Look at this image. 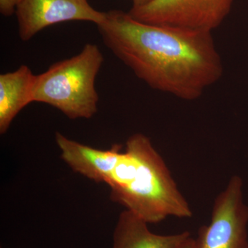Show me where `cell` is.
I'll return each mask as SVG.
<instances>
[{
  "label": "cell",
  "instance_id": "8992f818",
  "mask_svg": "<svg viewBox=\"0 0 248 248\" xmlns=\"http://www.w3.org/2000/svg\"><path fill=\"white\" fill-rule=\"evenodd\" d=\"M15 15L23 42L59 23L83 21L98 25L105 18V12L94 9L89 0H22Z\"/></svg>",
  "mask_w": 248,
  "mask_h": 248
},
{
  "label": "cell",
  "instance_id": "ba28073f",
  "mask_svg": "<svg viewBox=\"0 0 248 248\" xmlns=\"http://www.w3.org/2000/svg\"><path fill=\"white\" fill-rule=\"evenodd\" d=\"M191 236L188 231L169 235L155 234L146 221L124 210L116 223L112 248H179Z\"/></svg>",
  "mask_w": 248,
  "mask_h": 248
},
{
  "label": "cell",
  "instance_id": "5b68a950",
  "mask_svg": "<svg viewBox=\"0 0 248 248\" xmlns=\"http://www.w3.org/2000/svg\"><path fill=\"white\" fill-rule=\"evenodd\" d=\"M233 0H153L132 6L128 14L140 22L213 32L231 12Z\"/></svg>",
  "mask_w": 248,
  "mask_h": 248
},
{
  "label": "cell",
  "instance_id": "7a4b0ae2",
  "mask_svg": "<svg viewBox=\"0 0 248 248\" xmlns=\"http://www.w3.org/2000/svg\"><path fill=\"white\" fill-rule=\"evenodd\" d=\"M107 184L111 200L148 224L193 215L164 160L143 134L128 139Z\"/></svg>",
  "mask_w": 248,
  "mask_h": 248
},
{
  "label": "cell",
  "instance_id": "9c48e42d",
  "mask_svg": "<svg viewBox=\"0 0 248 248\" xmlns=\"http://www.w3.org/2000/svg\"><path fill=\"white\" fill-rule=\"evenodd\" d=\"M35 75L27 65L0 75V133L7 131L19 112L33 102Z\"/></svg>",
  "mask_w": 248,
  "mask_h": 248
},
{
  "label": "cell",
  "instance_id": "52a82bcc",
  "mask_svg": "<svg viewBox=\"0 0 248 248\" xmlns=\"http://www.w3.org/2000/svg\"><path fill=\"white\" fill-rule=\"evenodd\" d=\"M55 140L62 158L68 166L97 183L107 184L122 153L120 145L103 151L67 138L59 132L55 134Z\"/></svg>",
  "mask_w": 248,
  "mask_h": 248
},
{
  "label": "cell",
  "instance_id": "6da1fadb",
  "mask_svg": "<svg viewBox=\"0 0 248 248\" xmlns=\"http://www.w3.org/2000/svg\"><path fill=\"white\" fill-rule=\"evenodd\" d=\"M97 27L104 45L156 91L197 100L223 76L212 32L147 24L119 9Z\"/></svg>",
  "mask_w": 248,
  "mask_h": 248
},
{
  "label": "cell",
  "instance_id": "277c9868",
  "mask_svg": "<svg viewBox=\"0 0 248 248\" xmlns=\"http://www.w3.org/2000/svg\"><path fill=\"white\" fill-rule=\"evenodd\" d=\"M248 223L242 179L233 176L215 199L210 223L200 227L196 248H248Z\"/></svg>",
  "mask_w": 248,
  "mask_h": 248
},
{
  "label": "cell",
  "instance_id": "7c38bea8",
  "mask_svg": "<svg viewBox=\"0 0 248 248\" xmlns=\"http://www.w3.org/2000/svg\"><path fill=\"white\" fill-rule=\"evenodd\" d=\"M133 2V6H141L143 5L148 4V3L151 2L153 0H131Z\"/></svg>",
  "mask_w": 248,
  "mask_h": 248
},
{
  "label": "cell",
  "instance_id": "3957f363",
  "mask_svg": "<svg viewBox=\"0 0 248 248\" xmlns=\"http://www.w3.org/2000/svg\"><path fill=\"white\" fill-rule=\"evenodd\" d=\"M104 62L99 47L86 44L80 53L36 76L33 102L51 106L71 120L91 118L98 110L95 81Z\"/></svg>",
  "mask_w": 248,
  "mask_h": 248
},
{
  "label": "cell",
  "instance_id": "8fae6325",
  "mask_svg": "<svg viewBox=\"0 0 248 248\" xmlns=\"http://www.w3.org/2000/svg\"><path fill=\"white\" fill-rule=\"evenodd\" d=\"M179 248H196L195 238L191 236L188 239L186 240Z\"/></svg>",
  "mask_w": 248,
  "mask_h": 248
},
{
  "label": "cell",
  "instance_id": "30bf717a",
  "mask_svg": "<svg viewBox=\"0 0 248 248\" xmlns=\"http://www.w3.org/2000/svg\"><path fill=\"white\" fill-rule=\"evenodd\" d=\"M22 0H0V13L4 17H11L16 14L18 5Z\"/></svg>",
  "mask_w": 248,
  "mask_h": 248
}]
</instances>
